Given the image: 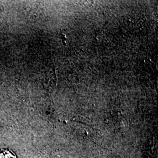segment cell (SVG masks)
<instances>
[{"instance_id":"obj_1","label":"cell","mask_w":158,"mask_h":158,"mask_svg":"<svg viewBox=\"0 0 158 158\" xmlns=\"http://www.w3.org/2000/svg\"><path fill=\"white\" fill-rule=\"evenodd\" d=\"M0 158H17L15 154L9 149L0 151Z\"/></svg>"}]
</instances>
